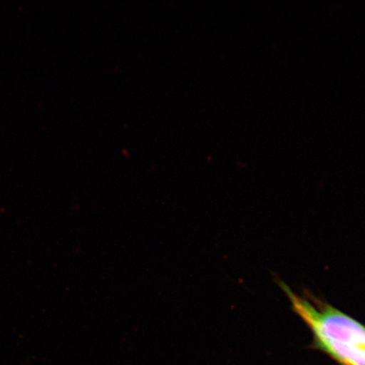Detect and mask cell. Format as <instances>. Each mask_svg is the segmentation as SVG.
<instances>
[{
  "instance_id": "cell-1",
  "label": "cell",
  "mask_w": 365,
  "mask_h": 365,
  "mask_svg": "<svg viewBox=\"0 0 365 365\" xmlns=\"http://www.w3.org/2000/svg\"><path fill=\"white\" fill-rule=\"evenodd\" d=\"M341 365H365V346L324 341L316 344Z\"/></svg>"
}]
</instances>
